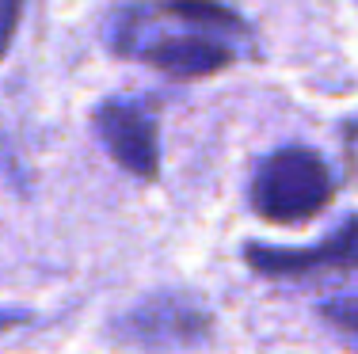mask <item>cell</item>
<instances>
[{
    "mask_svg": "<svg viewBox=\"0 0 358 354\" xmlns=\"http://www.w3.org/2000/svg\"><path fill=\"white\" fill-rule=\"evenodd\" d=\"M103 38L110 54L172 80H206L248 54L252 27L221 4H122L103 20Z\"/></svg>",
    "mask_w": 358,
    "mask_h": 354,
    "instance_id": "6da1fadb",
    "label": "cell"
},
{
    "mask_svg": "<svg viewBox=\"0 0 358 354\" xmlns=\"http://www.w3.org/2000/svg\"><path fill=\"white\" fill-rule=\"evenodd\" d=\"M252 209L263 221L275 225H301L313 221L320 209L336 198L331 168L317 149L309 145H282L259 160L248 187Z\"/></svg>",
    "mask_w": 358,
    "mask_h": 354,
    "instance_id": "7a4b0ae2",
    "label": "cell"
},
{
    "mask_svg": "<svg viewBox=\"0 0 358 354\" xmlns=\"http://www.w3.org/2000/svg\"><path fill=\"white\" fill-rule=\"evenodd\" d=\"M214 335V316L183 290H160L110 320V339L141 354H191Z\"/></svg>",
    "mask_w": 358,
    "mask_h": 354,
    "instance_id": "3957f363",
    "label": "cell"
},
{
    "mask_svg": "<svg viewBox=\"0 0 358 354\" xmlns=\"http://www.w3.org/2000/svg\"><path fill=\"white\" fill-rule=\"evenodd\" d=\"M92 130L122 172L152 183L160 175V122L149 99L141 96H107L92 111Z\"/></svg>",
    "mask_w": 358,
    "mask_h": 354,
    "instance_id": "277c9868",
    "label": "cell"
},
{
    "mask_svg": "<svg viewBox=\"0 0 358 354\" xmlns=\"http://www.w3.org/2000/svg\"><path fill=\"white\" fill-rule=\"evenodd\" d=\"M244 263L259 278L275 282H317V278H347L358 271V214H351L317 248H271L248 244Z\"/></svg>",
    "mask_w": 358,
    "mask_h": 354,
    "instance_id": "5b68a950",
    "label": "cell"
},
{
    "mask_svg": "<svg viewBox=\"0 0 358 354\" xmlns=\"http://www.w3.org/2000/svg\"><path fill=\"white\" fill-rule=\"evenodd\" d=\"M320 320L358 347V293H339L320 305Z\"/></svg>",
    "mask_w": 358,
    "mask_h": 354,
    "instance_id": "8992f818",
    "label": "cell"
},
{
    "mask_svg": "<svg viewBox=\"0 0 358 354\" xmlns=\"http://www.w3.org/2000/svg\"><path fill=\"white\" fill-rule=\"evenodd\" d=\"M20 20H23V4H15V0H0V57L8 54V46H12L15 31H20Z\"/></svg>",
    "mask_w": 358,
    "mask_h": 354,
    "instance_id": "52a82bcc",
    "label": "cell"
},
{
    "mask_svg": "<svg viewBox=\"0 0 358 354\" xmlns=\"http://www.w3.org/2000/svg\"><path fill=\"white\" fill-rule=\"evenodd\" d=\"M31 316L27 309H15V305H0V335L4 332H12V327H23V324H31Z\"/></svg>",
    "mask_w": 358,
    "mask_h": 354,
    "instance_id": "ba28073f",
    "label": "cell"
}]
</instances>
